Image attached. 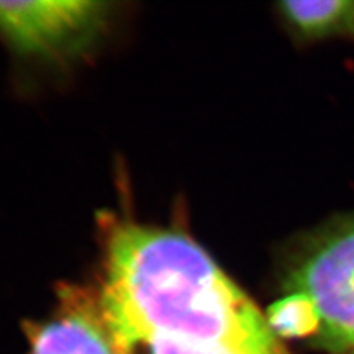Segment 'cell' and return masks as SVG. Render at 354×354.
I'll return each instance as SVG.
<instances>
[{
    "label": "cell",
    "instance_id": "52a82bcc",
    "mask_svg": "<svg viewBox=\"0 0 354 354\" xmlns=\"http://www.w3.org/2000/svg\"><path fill=\"white\" fill-rule=\"evenodd\" d=\"M118 354H291L286 347L274 351H248L227 347H201L165 339H145L130 344H114Z\"/></svg>",
    "mask_w": 354,
    "mask_h": 354
},
{
    "label": "cell",
    "instance_id": "5b68a950",
    "mask_svg": "<svg viewBox=\"0 0 354 354\" xmlns=\"http://www.w3.org/2000/svg\"><path fill=\"white\" fill-rule=\"evenodd\" d=\"M278 12L298 41L354 40V0H291L279 3Z\"/></svg>",
    "mask_w": 354,
    "mask_h": 354
},
{
    "label": "cell",
    "instance_id": "6da1fadb",
    "mask_svg": "<svg viewBox=\"0 0 354 354\" xmlns=\"http://www.w3.org/2000/svg\"><path fill=\"white\" fill-rule=\"evenodd\" d=\"M114 344L165 339L201 347H285L251 298L182 234L118 223L99 295Z\"/></svg>",
    "mask_w": 354,
    "mask_h": 354
},
{
    "label": "cell",
    "instance_id": "277c9868",
    "mask_svg": "<svg viewBox=\"0 0 354 354\" xmlns=\"http://www.w3.org/2000/svg\"><path fill=\"white\" fill-rule=\"evenodd\" d=\"M28 354H118L99 297L70 288L48 322L30 329Z\"/></svg>",
    "mask_w": 354,
    "mask_h": 354
},
{
    "label": "cell",
    "instance_id": "ba28073f",
    "mask_svg": "<svg viewBox=\"0 0 354 354\" xmlns=\"http://www.w3.org/2000/svg\"><path fill=\"white\" fill-rule=\"evenodd\" d=\"M347 354H354V348H353V350H351V351H348V353H347Z\"/></svg>",
    "mask_w": 354,
    "mask_h": 354
},
{
    "label": "cell",
    "instance_id": "8992f818",
    "mask_svg": "<svg viewBox=\"0 0 354 354\" xmlns=\"http://www.w3.org/2000/svg\"><path fill=\"white\" fill-rule=\"evenodd\" d=\"M266 319L281 339L310 338L313 341L319 334L320 319L317 310L312 300L300 292H285L269 307Z\"/></svg>",
    "mask_w": 354,
    "mask_h": 354
},
{
    "label": "cell",
    "instance_id": "3957f363",
    "mask_svg": "<svg viewBox=\"0 0 354 354\" xmlns=\"http://www.w3.org/2000/svg\"><path fill=\"white\" fill-rule=\"evenodd\" d=\"M108 5L86 0H0V32L22 53L80 49L104 26Z\"/></svg>",
    "mask_w": 354,
    "mask_h": 354
},
{
    "label": "cell",
    "instance_id": "7a4b0ae2",
    "mask_svg": "<svg viewBox=\"0 0 354 354\" xmlns=\"http://www.w3.org/2000/svg\"><path fill=\"white\" fill-rule=\"evenodd\" d=\"M285 292H300L320 319L312 344L329 354L354 348V214L310 235L288 266Z\"/></svg>",
    "mask_w": 354,
    "mask_h": 354
}]
</instances>
